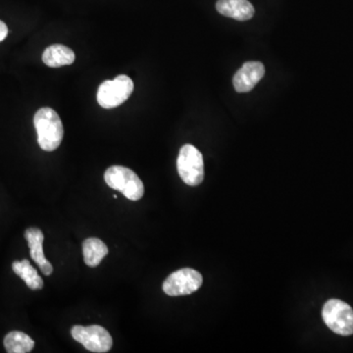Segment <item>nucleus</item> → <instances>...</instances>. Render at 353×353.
<instances>
[{"mask_svg": "<svg viewBox=\"0 0 353 353\" xmlns=\"http://www.w3.org/2000/svg\"><path fill=\"white\" fill-rule=\"evenodd\" d=\"M34 125L41 150L54 152L59 148L63 139L64 129L57 111L48 108L39 109L34 114Z\"/></svg>", "mask_w": 353, "mask_h": 353, "instance_id": "f257e3e1", "label": "nucleus"}, {"mask_svg": "<svg viewBox=\"0 0 353 353\" xmlns=\"http://www.w3.org/2000/svg\"><path fill=\"white\" fill-rule=\"evenodd\" d=\"M104 180L108 187L122 192L130 201H139L145 194L143 183L134 171L127 167H109L104 174Z\"/></svg>", "mask_w": 353, "mask_h": 353, "instance_id": "f03ea898", "label": "nucleus"}, {"mask_svg": "<svg viewBox=\"0 0 353 353\" xmlns=\"http://www.w3.org/2000/svg\"><path fill=\"white\" fill-rule=\"evenodd\" d=\"M325 324L334 334L347 336L353 334V309L340 299H330L322 310Z\"/></svg>", "mask_w": 353, "mask_h": 353, "instance_id": "7ed1b4c3", "label": "nucleus"}, {"mask_svg": "<svg viewBox=\"0 0 353 353\" xmlns=\"http://www.w3.org/2000/svg\"><path fill=\"white\" fill-rule=\"evenodd\" d=\"M176 168L183 183L190 187H196L203 181V157L196 146L185 145L181 148L176 160Z\"/></svg>", "mask_w": 353, "mask_h": 353, "instance_id": "20e7f679", "label": "nucleus"}, {"mask_svg": "<svg viewBox=\"0 0 353 353\" xmlns=\"http://www.w3.org/2000/svg\"><path fill=\"white\" fill-rule=\"evenodd\" d=\"M134 92V83L129 77L120 75L112 81L102 83L97 92V102L101 108H118L131 97Z\"/></svg>", "mask_w": 353, "mask_h": 353, "instance_id": "39448f33", "label": "nucleus"}, {"mask_svg": "<svg viewBox=\"0 0 353 353\" xmlns=\"http://www.w3.org/2000/svg\"><path fill=\"white\" fill-rule=\"evenodd\" d=\"M74 340L80 343L92 352H108L113 345L112 336L108 330L99 325L74 326L71 330Z\"/></svg>", "mask_w": 353, "mask_h": 353, "instance_id": "423d86ee", "label": "nucleus"}, {"mask_svg": "<svg viewBox=\"0 0 353 353\" xmlns=\"http://www.w3.org/2000/svg\"><path fill=\"white\" fill-rule=\"evenodd\" d=\"M203 279L201 274L194 269L183 268L172 273L163 283L165 294L169 296L192 294L201 287Z\"/></svg>", "mask_w": 353, "mask_h": 353, "instance_id": "0eeeda50", "label": "nucleus"}, {"mask_svg": "<svg viewBox=\"0 0 353 353\" xmlns=\"http://www.w3.org/2000/svg\"><path fill=\"white\" fill-rule=\"evenodd\" d=\"M264 75V65L261 62H246L234 76V90L238 92H250L260 82Z\"/></svg>", "mask_w": 353, "mask_h": 353, "instance_id": "6e6552de", "label": "nucleus"}, {"mask_svg": "<svg viewBox=\"0 0 353 353\" xmlns=\"http://www.w3.org/2000/svg\"><path fill=\"white\" fill-rule=\"evenodd\" d=\"M25 239L28 241V245H29L30 254H31L32 259L38 265L43 275H51L53 272V267L44 256V236L43 232L39 228H29V229L26 230Z\"/></svg>", "mask_w": 353, "mask_h": 353, "instance_id": "1a4fd4ad", "label": "nucleus"}, {"mask_svg": "<svg viewBox=\"0 0 353 353\" xmlns=\"http://www.w3.org/2000/svg\"><path fill=\"white\" fill-rule=\"evenodd\" d=\"M216 9L221 15L238 21L250 20L255 13L248 0H218Z\"/></svg>", "mask_w": 353, "mask_h": 353, "instance_id": "9d476101", "label": "nucleus"}, {"mask_svg": "<svg viewBox=\"0 0 353 353\" xmlns=\"http://www.w3.org/2000/svg\"><path fill=\"white\" fill-rule=\"evenodd\" d=\"M75 59L74 51L62 44H53L46 48L43 54V63L51 68L73 64Z\"/></svg>", "mask_w": 353, "mask_h": 353, "instance_id": "9b49d317", "label": "nucleus"}, {"mask_svg": "<svg viewBox=\"0 0 353 353\" xmlns=\"http://www.w3.org/2000/svg\"><path fill=\"white\" fill-rule=\"evenodd\" d=\"M83 253L85 263L94 268L108 254V248L99 239L90 238L83 243Z\"/></svg>", "mask_w": 353, "mask_h": 353, "instance_id": "f8f14e48", "label": "nucleus"}, {"mask_svg": "<svg viewBox=\"0 0 353 353\" xmlns=\"http://www.w3.org/2000/svg\"><path fill=\"white\" fill-rule=\"evenodd\" d=\"M12 268L14 273L24 281L29 289L32 290L43 289V279L39 275L38 271L30 263L29 260L23 259L21 261L13 262Z\"/></svg>", "mask_w": 353, "mask_h": 353, "instance_id": "ddd939ff", "label": "nucleus"}, {"mask_svg": "<svg viewBox=\"0 0 353 353\" xmlns=\"http://www.w3.org/2000/svg\"><path fill=\"white\" fill-rule=\"evenodd\" d=\"M34 347V340L23 332H10L4 338V347L9 353L31 352Z\"/></svg>", "mask_w": 353, "mask_h": 353, "instance_id": "4468645a", "label": "nucleus"}, {"mask_svg": "<svg viewBox=\"0 0 353 353\" xmlns=\"http://www.w3.org/2000/svg\"><path fill=\"white\" fill-rule=\"evenodd\" d=\"M7 34H8V28L2 21H0V41L6 39Z\"/></svg>", "mask_w": 353, "mask_h": 353, "instance_id": "2eb2a0df", "label": "nucleus"}]
</instances>
